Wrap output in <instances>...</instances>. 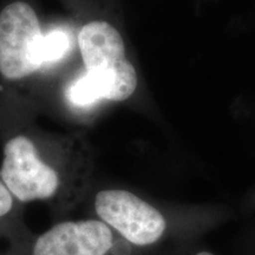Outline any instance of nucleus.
Instances as JSON below:
<instances>
[{
  "label": "nucleus",
  "mask_w": 255,
  "mask_h": 255,
  "mask_svg": "<svg viewBox=\"0 0 255 255\" xmlns=\"http://www.w3.org/2000/svg\"><path fill=\"white\" fill-rule=\"evenodd\" d=\"M90 159L76 136L17 132L2 148L0 178L20 205L45 203L56 216L68 214L88 188Z\"/></svg>",
  "instance_id": "f257e3e1"
},
{
  "label": "nucleus",
  "mask_w": 255,
  "mask_h": 255,
  "mask_svg": "<svg viewBox=\"0 0 255 255\" xmlns=\"http://www.w3.org/2000/svg\"><path fill=\"white\" fill-rule=\"evenodd\" d=\"M83 71L65 87V101L77 110L101 102H123L135 94L138 76L128 59L119 30L105 20L84 24L76 34Z\"/></svg>",
  "instance_id": "f03ea898"
},
{
  "label": "nucleus",
  "mask_w": 255,
  "mask_h": 255,
  "mask_svg": "<svg viewBox=\"0 0 255 255\" xmlns=\"http://www.w3.org/2000/svg\"><path fill=\"white\" fill-rule=\"evenodd\" d=\"M43 31L37 12L25 1H13L0 12V77L21 83L45 71Z\"/></svg>",
  "instance_id": "7ed1b4c3"
},
{
  "label": "nucleus",
  "mask_w": 255,
  "mask_h": 255,
  "mask_svg": "<svg viewBox=\"0 0 255 255\" xmlns=\"http://www.w3.org/2000/svg\"><path fill=\"white\" fill-rule=\"evenodd\" d=\"M122 245L101 220L64 219L0 255H126Z\"/></svg>",
  "instance_id": "20e7f679"
},
{
  "label": "nucleus",
  "mask_w": 255,
  "mask_h": 255,
  "mask_svg": "<svg viewBox=\"0 0 255 255\" xmlns=\"http://www.w3.org/2000/svg\"><path fill=\"white\" fill-rule=\"evenodd\" d=\"M94 207L98 220L133 246L144 247L156 244L167 228L164 216L131 191H98Z\"/></svg>",
  "instance_id": "39448f33"
},
{
  "label": "nucleus",
  "mask_w": 255,
  "mask_h": 255,
  "mask_svg": "<svg viewBox=\"0 0 255 255\" xmlns=\"http://www.w3.org/2000/svg\"><path fill=\"white\" fill-rule=\"evenodd\" d=\"M21 207L0 178V254L31 234L23 221Z\"/></svg>",
  "instance_id": "423d86ee"
},
{
  "label": "nucleus",
  "mask_w": 255,
  "mask_h": 255,
  "mask_svg": "<svg viewBox=\"0 0 255 255\" xmlns=\"http://www.w3.org/2000/svg\"><path fill=\"white\" fill-rule=\"evenodd\" d=\"M196 255H213V254L209 253V252H201V253L196 254Z\"/></svg>",
  "instance_id": "0eeeda50"
}]
</instances>
